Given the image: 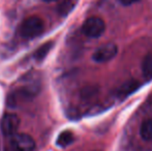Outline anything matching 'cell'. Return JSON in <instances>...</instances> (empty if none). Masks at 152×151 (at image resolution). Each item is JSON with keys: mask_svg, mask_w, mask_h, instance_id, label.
<instances>
[{"mask_svg": "<svg viewBox=\"0 0 152 151\" xmlns=\"http://www.w3.org/2000/svg\"><path fill=\"white\" fill-rule=\"evenodd\" d=\"M35 142L30 135L27 133H14L10 136L4 151H34Z\"/></svg>", "mask_w": 152, "mask_h": 151, "instance_id": "1", "label": "cell"}, {"mask_svg": "<svg viewBox=\"0 0 152 151\" xmlns=\"http://www.w3.org/2000/svg\"><path fill=\"white\" fill-rule=\"evenodd\" d=\"M44 30V22L40 18L35 16L29 17L25 19L20 25L19 32L20 35L27 39L34 38L40 34Z\"/></svg>", "mask_w": 152, "mask_h": 151, "instance_id": "2", "label": "cell"}, {"mask_svg": "<svg viewBox=\"0 0 152 151\" xmlns=\"http://www.w3.org/2000/svg\"><path fill=\"white\" fill-rule=\"evenodd\" d=\"M106 30V24L104 20L98 17H91L84 22L82 26V31L86 36L91 38H97Z\"/></svg>", "mask_w": 152, "mask_h": 151, "instance_id": "3", "label": "cell"}, {"mask_svg": "<svg viewBox=\"0 0 152 151\" xmlns=\"http://www.w3.org/2000/svg\"><path fill=\"white\" fill-rule=\"evenodd\" d=\"M118 52V48L114 42H108L106 44H102L99 48L94 51L92 55L93 61L97 63H104L112 60Z\"/></svg>", "mask_w": 152, "mask_h": 151, "instance_id": "4", "label": "cell"}, {"mask_svg": "<svg viewBox=\"0 0 152 151\" xmlns=\"http://www.w3.org/2000/svg\"><path fill=\"white\" fill-rule=\"evenodd\" d=\"M19 126H20V118L18 115L14 113H6L3 115L0 122L1 131L4 136L10 137L17 133Z\"/></svg>", "mask_w": 152, "mask_h": 151, "instance_id": "5", "label": "cell"}, {"mask_svg": "<svg viewBox=\"0 0 152 151\" xmlns=\"http://www.w3.org/2000/svg\"><path fill=\"white\" fill-rule=\"evenodd\" d=\"M139 87V83L137 81H127V82L123 83L119 89L117 90V95L120 98H123V97H126L127 95L132 94L134 90Z\"/></svg>", "mask_w": 152, "mask_h": 151, "instance_id": "6", "label": "cell"}, {"mask_svg": "<svg viewBox=\"0 0 152 151\" xmlns=\"http://www.w3.org/2000/svg\"><path fill=\"white\" fill-rule=\"evenodd\" d=\"M79 0H62L58 6V12L62 17L69 15L74 10L76 5L78 4Z\"/></svg>", "mask_w": 152, "mask_h": 151, "instance_id": "7", "label": "cell"}, {"mask_svg": "<svg viewBox=\"0 0 152 151\" xmlns=\"http://www.w3.org/2000/svg\"><path fill=\"white\" fill-rule=\"evenodd\" d=\"M74 140H75V136L72 131H64L58 136L56 144H57V146H59V147L64 148V147H67L68 145H70V144L74 142Z\"/></svg>", "mask_w": 152, "mask_h": 151, "instance_id": "8", "label": "cell"}, {"mask_svg": "<svg viewBox=\"0 0 152 151\" xmlns=\"http://www.w3.org/2000/svg\"><path fill=\"white\" fill-rule=\"evenodd\" d=\"M140 133L145 141H152V119H147L142 123Z\"/></svg>", "mask_w": 152, "mask_h": 151, "instance_id": "9", "label": "cell"}, {"mask_svg": "<svg viewBox=\"0 0 152 151\" xmlns=\"http://www.w3.org/2000/svg\"><path fill=\"white\" fill-rule=\"evenodd\" d=\"M142 71L145 78L152 79V52H149L145 56L142 63Z\"/></svg>", "mask_w": 152, "mask_h": 151, "instance_id": "10", "label": "cell"}, {"mask_svg": "<svg viewBox=\"0 0 152 151\" xmlns=\"http://www.w3.org/2000/svg\"><path fill=\"white\" fill-rule=\"evenodd\" d=\"M53 46H54L53 42H47L46 44L40 46L39 48L36 50L35 54H34V57H35L37 60H42V59L49 54V52H50L51 49L53 48Z\"/></svg>", "mask_w": 152, "mask_h": 151, "instance_id": "11", "label": "cell"}, {"mask_svg": "<svg viewBox=\"0 0 152 151\" xmlns=\"http://www.w3.org/2000/svg\"><path fill=\"white\" fill-rule=\"evenodd\" d=\"M96 93V89L94 87H87L86 89H84L82 92L83 97H86V98H89L92 95H94Z\"/></svg>", "mask_w": 152, "mask_h": 151, "instance_id": "12", "label": "cell"}, {"mask_svg": "<svg viewBox=\"0 0 152 151\" xmlns=\"http://www.w3.org/2000/svg\"><path fill=\"white\" fill-rule=\"evenodd\" d=\"M139 0H120V2L123 5L125 6H128V5H132V4L136 3V2H138Z\"/></svg>", "mask_w": 152, "mask_h": 151, "instance_id": "13", "label": "cell"}, {"mask_svg": "<svg viewBox=\"0 0 152 151\" xmlns=\"http://www.w3.org/2000/svg\"><path fill=\"white\" fill-rule=\"evenodd\" d=\"M46 2H53V1H56V0H44Z\"/></svg>", "mask_w": 152, "mask_h": 151, "instance_id": "14", "label": "cell"}]
</instances>
